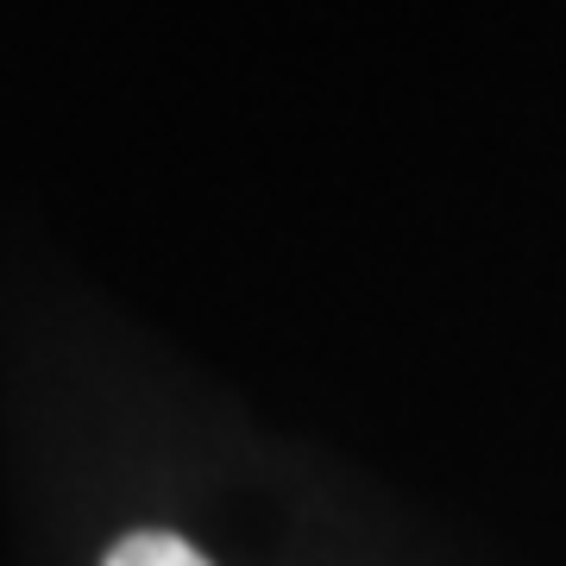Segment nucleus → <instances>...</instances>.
<instances>
[{"instance_id": "nucleus-1", "label": "nucleus", "mask_w": 566, "mask_h": 566, "mask_svg": "<svg viewBox=\"0 0 566 566\" xmlns=\"http://www.w3.org/2000/svg\"><path fill=\"white\" fill-rule=\"evenodd\" d=\"M107 566H208V560L189 542H177V535L145 528V535H126V542L107 554Z\"/></svg>"}]
</instances>
